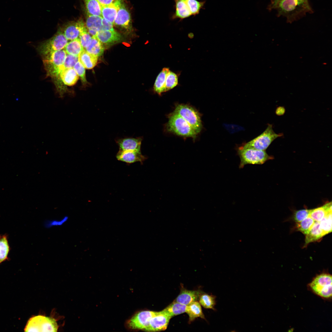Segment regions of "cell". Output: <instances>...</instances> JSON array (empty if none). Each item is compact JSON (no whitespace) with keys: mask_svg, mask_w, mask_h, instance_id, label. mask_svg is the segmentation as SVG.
<instances>
[{"mask_svg":"<svg viewBox=\"0 0 332 332\" xmlns=\"http://www.w3.org/2000/svg\"><path fill=\"white\" fill-rule=\"evenodd\" d=\"M332 275L324 272L316 275L308 285V288L315 294L329 300L332 298Z\"/></svg>","mask_w":332,"mask_h":332,"instance_id":"obj_1","label":"cell"},{"mask_svg":"<svg viewBox=\"0 0 332 332\" xmlns=\"http://www.w3.org/2000/svg\"><path fill=\"white\" fill-rule=\"evenodd\" d=\"M66 54L63 49L51 53L42 57L47 76L53 80L59 77Z\"/></svg>","mask_w":332,"mask_h":332,"instance_id":"obj_2","label":"cell"},{"mask_svg":"<svg viewBox=\"0 0 332 332\" xmlns=\"http://www.w3.org/2000/svg\"><path fill=\"white\" fill-rule=\"evenodd\" d=\"M237 154L240 160L239 166L240 168H243L247 164H262L267 161L274 159L272 156L268 155L265 151L252 148H243L239 147L237 150Z\"/></svg>","mask_w":332,"mask_h":332,"instance_id":"obj_3","label":"cell"},{"mask_svg":"<svg viewBox=\"0 0 332 332\" xmlns=\"http://www.w3.org/2000/svg\"><path fill=\"white\" fill-rule=\"evenodd\" d=\"M167 128L169 132L178 135L192 137L194 139L197 134L183 118L174 112L169 116Z\"/></svg>","mask_w":332,"mask_h":332,"instance_id":"obj_4","label":"cell"},{"mask_svg":"<svg viewBox=\"0 0 332 332\" xmlns=\"http://www.w3.org/2000/svg\"><path fill=\"white\" fill-rule=\"evenodd\" d=\"M283 135V133H275L273 130L272 125L268 124L266 129L261 134L239 147L265 151L272 141Z\"/></svg>","mask_w":332,"mask_h":332,"instance_id":"obj_5","label":"cell"},{"mask_svg":"<svg viewBox=\"0 0 332 332\" xmlns=\"http://www.w3.org/2000/svg\"><path fill=\"white\" fill-rule=\"evenodd\" d=\"M58 326L51 317L39 315L31 318L24 329L25 332H56Z\"/></svg>","mask_w":332,"mask_h":332,"instance_id":"obj_6","label":"cell"},{"mask_svg":"<svg viewBox=\"0 0 332 332\" xmlns=\"http://www.w3.org/2000/svg\"><path fill=\"white\" fill-rule=\"evenodd\" d=\"M68 42V40L62 30L59 29L52 37L42 42L38 47V50L42 57L64 49Z\"/></svg>","mask_w":332,"mask_h":332,"instance_id":"obj_7","label":"cell"},{"mask_svg":"<svg viewBox=\"0 0 332 332\" xmlns=\"http://www.w3.org/2000/svg\"><path fill=\"white\" fill-rule=\"evenodd\" d=\"M174 112L183 118L193 128L198 134L202 128L201 118L198 112L192 107L184 105H179Z\"/></svg>","mask_w":332,"mask_h":332,"instance_id":"obj_8","label":"cell"},{"mask_svg":"<svg viewBox=\"0 0 332 332\" xmlns=\"http://www.w3.org/2000/svg\"><path fill=\"white\" fill-rule=\"evenodd\" d=\"M159 312L150 310L140 311L133 316L127 322L129 328L144 330L148 326L150 319Z\"/></svg>","mask_w":332,"mask_h":332,"instance_id":"obj_9","label":"cell"},{"mask_svg":"<svg viewBox=\"0 0 332 332\" xmlns=\"http://www.w3.org/2000/svg\"><path fill=\"white\" fill-rule=\"evenodd\" d=\"M300 7L310 10L308 2L302 0H281L275 8H277L281 15H285L292 14Z\"/></svg>","mask_w":332,"mask_h":332,"instance_id":"obj_10","label":"cell"},{"mask_svg":"<svg viewBox=\"0 0 332 332\" xmlns=\"http://www.w3.org/2000/svg\"><path fill=\"white\" fill-rule=\"evenodd\" d=\"M172 317L162 310L150 319L148 326L144 331L158 332L165 330Z\"/></svg>","mask_w":332,"mask_h":332,"instance_id":"obj_11","label":"cell"},{"mask_svg":"<svg viewBox=\"0 0 332 332\" xmlns=\"http://www.w3.org/2000/svg\"><path fill=\"white\" fill-rule=\"evenodd\" d=\"M62 30L67 40H70L78 38L83 32L87 30L81 19L68 23Z\"/></svg>","mask_w":332,"mask_h":332,"instance_id":"obj_12","label":"cell"},{"mask_svg":"<svg viewBox=\"0 0 332 332\" xmlns=\"http://www.w3.org/2000/svg\"><path fill=\"white\" fill-rule=\"evenodd\" d=\"M96 37L105 49L121 42L122 39L121 35L115 30L100 31Z\"/></svg>","mask_w":332,"mask_h":332,"instance_id":"obj_13","label":"cell"},{"mask_svg":"<svg viewBox=\"0 0 332 332\" xmlns=\"http://www.w3.org/2000/svg\"><path fill=\"white\" fill-rule=\"evenodd\" d=\"M116 157L118 160L128 164H132L137 162H139L142 164L147 159V157L142 155L141 152L131 151L120 150Z\"/></svg>","mask_w":332,"mask_h":332,"instance_id":"obj_14","label":"cell"},{"mask_svg":"<svg viewBox=\"0 0 332 332\" xmlns=\"http://www.w3.org/2000/svg\"><path fill=\"white\" fill-rule=\"evenodd\" d=\"M141 141L142 139L140 138H126L118 139L116 140V142L119 145L120 150L141 152Z\"/></svg>","mask_w":332,"mask_h":332,"instance_id":"obj_15","label":"cell"},{"mask_svg":"<svg viewBox=\"0 0 332 332\" xmlns=\"http://www.w3.org/2000/svg\"><path fill=\"white\" fill-rule=\"evenodd\" d=\"M203 293L200 290H191L182 288L180 294L174 301L188 305L193 302L198 301Z\"/></svg>","mask_w":332,"mask_h":332,"instance_id":"obj_16","label":"cell"},{"mask_svg":"<svg viewBox=\"0 0 332 332\" xmlns=\"http://www.w3.org/2000/svg\"><path fill=\"white\" fill-rule=\"evenodd\" d=\"M123 2V0H115L111 4L101 6L102 18L114 24L117 12Z\"/></svg>","mask_w":332,"mask_h":332,"instance_id":"obj_17","label":"cell"},{"mask_svg":"<svg viewBox=\"0 0 332 332\" xmlns=\"http://www.w3.org/2000/svg\"><path fill=\"white\" fill-rule=\"evenodd\" d=\"M174 1L175 11L171 17L172 20L179 19L182 20L192 16L186 0Z\"/></svg>","mask_w":332,"mask_h":332,"instance_id":"obj_18","label":"cell"},{"mask_svg":"<svg viewBox=\"0 0 332 332\" xmlns=\"http://www.w3.org/2000/svg\"><path fill=\"white\" fill-rule=\"evenodd\" d=\"M130 22V13L123 2L121 4L117 12L114 24L125 28H127L129 26Z\"/></svg>","mask_w":332,"mask_h":332,"instance_id":"obj_19","label":"cell"},{"mask_svg":"<svg viewBox=\"0 0 332 332\" xmlns=\"http://www.w3.org/2000/svg\"><path fill=\"white\" fill-rule=\"evenodd\" d=\"M324 236L320 227L319 222L315 221L308 232L306 235L304 247H306L310 243L319 241Z\"/></svg>","mask_w":332,"mask_h":332,"instance_id":"obj_20","label":"cell"},{"mask_svg":"<svg viewBox=\"0 0 332 332\" xmlns=\"http://www.w3.org/2000/svg\"><path fill=\"white\" fill-rule=\"evenodd\" d=\"M60 77L65 86L74 85L77 81L79 77L73 68L65 69L61 72Z\"/></svg>","mask_w":332,"mask_h":332,"instance_id":"obj_21","label":"cell"},{"mask_svg":"<svg viewBox=\"0 0 332 332\" xmlns=\"http://www.w3.org/2000/svg\"><path fill=\"white\" fill-rule=\"evenodd\" d=\"M186 313L189 316V323L198 317L205 319L201 305L198 301L193 302L187 305Z\"/></svg>","mask_w":332,"mask_h":332,"instance_id":"obj_22","label":"cell"},{"mask_svg":"<svg viewBox=\"0 0 332 332\" xmlns=\"http://www.w3.org/2000/svg\"><path fill=\"white\" fill-rule=\"evenodd\" d=\"M332 212L331 202L325 204L322 207L310 209L309 216L315 221L320 222L326 215Z\"/></svg>","mask_w":332,"mask_h":332,"instance_id":"obj_23","label":"cell"},{"mask_svg":"<svg viewBox=\"0 0 332 332\" xmlns=\"http://www.w3.org/2000/svg\"><path fill=\"white\" fill-rule=\"evenodd\" d=\"M84 49L90 54L98 57L103 54L105 48L96 36H93Z\"/></svg>","mask_w":332,"mask_h":332,"instance_id":"obj_24","label":"cell"},{"mask_svg":"<svg viewBox=\"0 0 332 332\" xmlns=\"http://www.w3.org/2000/svg\"><path fill=\"white\" fill-rule=\"evenodd\" d=\"M78 58L79 61L85 68L90 69L96 65L98 57L90 54L84 49L79 55Z\"/></svg>","mask_w":332,"mask_h":332,"instance_id":"obj_25","label":"cell"},{"mask_svg":"<svg viewBox=\"0 0 332 332\" xmlns=\"http://www.w3.org/2000/svg\"><path fill=\"white\" fill-rule=\"evenodd\" d=\"M169 70V68H163L156 78L153 89L158 94H160L164 92L166 77Z\"/></svg>","mask_w":332,"mask_h":332,"instance_id":"obj_26","label":"cell"},{"mask_svg":"<svg viewBox=\"0 0 332 332\" xmlns=\"http://www.w3.org/2000/svg\"><path fill=\"white\" fill-rule=\"evenodd\" d=\"M187 305L174 301L162 311L172 318L186 312Z\"/></svg>","mask_w":332,"mask_h":332,"instance_id":"obj_27","label":"cell"},{"mask_svg":"<svg viewBox=\"0 0 332 332\" xmlns=\"http://www.w3.org/2000/svg\"><path fill=\"white\" fill-rule=\"evenodd\" d=\"M86 26L88 29H94L98 32L102 30V17L91 15L85 12Z\"/></svg>","mask_w":332,"mask_h":332,"instance_id":"obj_28","label":"cell"},{"mask_svg":"<svg viewBox=\"0 0 332 332\" xmlns=\"http://www.w3.org/2000/svg\"><path fill=\"white\" fill-rule=\"evenodd\" d=\"M64 49L67 54L78 57L84 49L78 38L68 42Z\"/></svg>","mask_w":332,"mask_h":332,"instance_id":"obj_29","label":"cell"},{"mask_svg":"<svg viewBox=\"0 0 332 332\" xmlns=\"http://www.w3.org/2000/svg\"><path fill=\"white\" fill-rule=\"evenodd\" d=\"M215 298L216 296L214 295L203 293L199 298V302L206 309L215 310L214 307L216 303Z\"/></svg>","mask_w":332,"mask_h":332,"instance_id":"obj_30","label":"cell"},{"mask_svg":"<svg viewBox=\"0 0 332 332\" xmlns=\"http://www.w3.org/2000/svg\"><path fill=\"white\" fill-rule=\"evenodd\" d=\"M86 11L89 14L101 16V6L97 0H83Z\"/></svg>","mask_w":332,"mask_h":332,"instance_id":"obj_31","label":"cell"},{"mask_svg":"<svg viewBox=\"0 0 332 332\" xmlns=\"http://www.w3.org/2000/svg\"><path fill=\"white\" fill-rule=\"evenodd\" d=\"M315 221L308 216L302 221L297 222L296 228L297 230L306 235L315 223Z\"/></svg>","mask_w":332,"mask_h":332,"instance_id":"obj_32","label":"cell"},{"mask_svg":"<svg viewBox=\"0 0 332 332\" xmlns=\"http://www.w3.org/2000/svg\"><path fill=\"white\" fill-rule=\"evenodd\" d=\"M10 250L7 236L3 235L0 237V262H2L7 258Z\"/></svg>","mask_w":332,"mask_h":332,"instance_id":"obj_33","label":"cell"},{"mask_svg":"<svg viewBox=\"0 0 332 332\" xmlns=\"http://www.w3.org/2000/svg\"><path fill=\"white\" fill-rule=\"evenodd\" d=\"M320 227L324 235L332 231V212L327 214L320 222Z\"/></svg>","mask_w":332,"mask_h":332,"instance_id":"obj_34","label":"cell"},{"mask_svg":"<svg viewBox=\"0 0 332 332\" xmlns=\"http://www.w3.org/2000/svg\"><path fill=\"white\" fill-rule=\"evenodd\" d=\"M178 83L177 75L169 70L166 77L164 92L173 88L177 85Z\"/></svg>","mask_w":332,"mask_h":332,"instance_id":"obj_35","label":"cell"},{"mask_svg":"<svg viewBox=\"0 0 332 332\" xmlns=\"http://www.w3.org/2000/svg\"><path fill=\"white\" fill-rule=\"evenodd\" d=\"M192 15L195 16L199 14L203 8L205 1H199L197 0H186Z\"/></svg>","mask_w":332,"mask_h":332,"instance_id":"obj_36","label":"cell"},{"mask_svg":"<svg viewBox=\"0 0 332 332\" xmlns=\"http://www.w3.org/2000/svg\"><path fill=\"white\" fill-rule=\"evenodd\" d=\"M67 216L63 217L59 220H46L43 223V226L47 229L50 228L54 227L60 226L65 223L68 220Z\"/></svg>","mask_w":332,"mask_h":332,"instance_id":"obj_37","label":"cell"},{"mask_svg":"<svg viewBox=\"0 0 332 332\" xmlns=\"http://www.w3.org/2000/svg\"><path fill=\"white\" fill-rule=\"evenodd\" d=\"M73 68L78 76L80 77L82 84L83 85H86L87 81L85 68L79 60L76 63Z\"/></svg>","mask_w":332,"mask_h":332,"instance_id":"obj_38","label":"cell"},{"mask_svg":"<svg viewBox=\"0 0 332 332\" xmlns=\"http://www.w3.org/2000/svg\"><path fill=\"white\" fill-rule=\"evenodd\" d=\"M78 61V56L67 54L63 65L65 69L73 68Z\"/></svg>","mask_w":332,"mask_h":332,"instance_id":"obj_39","label":"cell"},{"mask_svg":"<svg viewBox=\"0 0 332 332\" xmlns=\"http://www.w3.org/2000/svg\"><path fill=\"white\" fill-rule=\"evenodd\" d=\"M310 210L302 209L295 211L293 218L296 222H299L309 216Z\"/></svg>","mask_w":332,"mask_h":332,"instance_id":"obj_40","label":"cell"},{"mask_svg":"<svg viewBox=\"0 0 332 332\" xmlns=\"http://www.w3.org/2000/svg\"><path fill=\"white\" fill-rule=\"evenodd\" d=\"M91 38L92 37L87 32V30L84 31L79 36L78 38L84 49L88 44Z\"/></svg>","mask_w":332,"mask_h":332,"instance_id":"obj_41","label":"cell"},{"mask_svg":"<svg viewBox=\"0 0 332 332\" xmlns=\"http://www.w3.org/2000/svg\"><path fill=\"white\" fill-rule=\"evenodd\" d=\"M114 30L113 28V24L102 18L101 30Z\"/></svg>","mask_w":332,"mask_h":332,"instance_id":"obj_42","label":"cell"},{"mask_svg":"<svg viewBox=\"0 0 332 332\" xmlns=\"http://www.w3.org/2000/svg\"><path fill=\"white\" fill-rule=\"evenodd\" d=\"M101 6H105L112 3L115 0H97Z\"/></svg>","mask_w":332,"mask_h":332,"instance_id":"obj_43","label":"cell"},{"mask_svg":"<svg viewBox=\"0 0 332 332\" xmlns=\"http://www.w3.org/2000/svg\"><path fill=\"white\" fill-rule=\"evenodd\" d=\"M88 33L93 36H96L98 31L94 29H88Z\"/></svg>","mask_w":332,"mask_h":332,"instance_id":"obj_44","label":"cell"},{"mask_svg":"<svg viewBox=\"0 0 332 332\" xmlns=\"http://www.w3.org/2000/svg\"><path fill=\"white\" fill-rule=\"evenodd\" d=\"M281 0H273L272 3V7L274 8L278 3Z\"/></svg>","mask_w":332,"mask_h":332,"instance_id":"obj_45","label":"cell"},{"mask_svg":"<svg viewBox=\"0 0 332 332\" xmlns=\"http://www.w3.org/2000/svg\"><path fill=\"white\" fill-rule=\"evenodd\" d=\"M302 0L303 1H304V2H308V0Z\"/></svg>","mask_w":332,"mask_h":332,"instance_id":"obj_46","label":"cell"},{"mask_svg":"<svg viewBox=\"0 0 332 332\" xmlns=\"http://www.w3.org/2000/svg\"><path fill=\"white\" fill-rule=\"evenodd\" d=\"M0 263H1V262H0Z\"/></svg>","mask_w":332,"mask_h":332,"instance_id":"obj_47","label":"cell"}]
</instances>
